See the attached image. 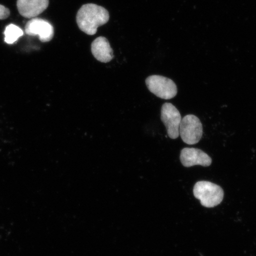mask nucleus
<instances>
[{"instance_id":"20e7f679","label":"nucleus","mask_w":256,"mask_h":256,"mask_svg":"<svg viewBox=\"0 0 256 256\" xmlns=\"http://www.w3.org/2000/svg\"><path fill=\"white\" fill-rule=\"evenodd\" d=\"M146 82L150 92L159 98L169 100L178 94L177 86L172 80L165 76H151L146 79Z\"/></svg>"},{"instance_id":"1a4fd4ad","label":"nucleus","mask_w":256,"mask_h":256,"mask_svg":"<svg viewBox=\"0 0 256 256\" xmlns=\"http://www.w3.org/2000/svg\"><path fill=\"white\" fill-rule=\"evenodd\" d=\"M92 56L101 62L107 63L114 58V51L106 38L100 36L92 42L91 46Z\"/></svg>"},{"instance_id":"0eeeda50","label":"nucleus","mask_w":256,"mask_h":256,"mask_svg":"<svg viewBox=\"0 0 256 256\" xmlns=\"http://www.w3.org/2000/svg\"><path fill=\"white\" fill-rule=\"evenodd\" d=\"M180 162L185 168L194 166L208 167L212 164V158L201 150L194 148H184L182 150Z\"/></svg>"},{"instance_id":"9b49d317","label":"nucleus","mask_w":256,"mask_h":256,"mask_svg":"<svg viewBox=\"0 0 256 256\" xmlns=\"http://www.w3.org/2000/svg\"><path fill=\"white\" fill-rule=\"evenodd\" d=\"M10 14V10L6 8L5 6L0 4V20H4V19L8 18Z\"/></svg>"},{"instance_id":"9d476101","label":"nucleus","mask_w":256,"mask_h":256,"mask_svg":"<svg viewBox=\"0 0 256 256\" xmlns=\"http://www.w3.org/2000/svg\"><path fill=\"white\" fill-rule=\"evenodd\" d=\"M4 34L6 42L8 44H12L15 43L19 38L23 36L24 32L17 26L10 24L6 28Z\"/></svg>"},{"instance_id":"423d86ee","label":"nucleus","mask_w":256,"mask_h":256,"mask_svg":"<svg viewBox=\"0 0 256 256\" xmlns=\"http://www.w3.org/2000/svg\"><path fill=\"white\" fill-rule=\"evenodd\" d=\"M25 33L30 36H38L42 42H48L53 39L54 30L49 22L35 18L27 22Z\"/></svg>"},{"instance_id":"f257e3e1","label":"nucleus","mask_w":256,"mask_h":256,"mask_svg":"<svg viewBox=\"0 0 256 256\" xmlns=\"http://www.w3.org/2000/svg\"><path fill=\"white\" fill-rule=\"evenodd\" d=\"M110 14L106 9L95 4H86L80 8L76 21L80 30L88 35H94L98 28L107 24Z\"/></svg>"},{"instance_id":"39448f33","label":"nucleus","mask_w":256,"mask_h":256,"mask_svg":"<svg viewBox=\"0 0 256 256\" xmlns=\"http://www.w3.org/2000/svg\"><path fill=\"white\" fill-rule=\"evenodd\" d=\"M161 120L167 129L168 136L171 139H177L182 120L181 114L178 108L170 103L164 104L162 108Z\"/></svg>"},{"instance_id":"6e6552de","label":"nucleus","mask_w":256,"mask_h":256,"mask_svg":"<svg viewBox=\"0 0 256 256\" xmlns=\"http://www.w3.org/2000/svg\"><path fill=\"white\" fill-rule=\"evenodd\" d=\"M49 0H18L19 14L27 18H36L49 6Z\"/></svg>"},{"instance_id":"f03ea898","label":"nucleus","mask_w":256,"mask_h":256,"mask_svg":"<svg viewBox=\"0 0 256 256\" xmlns=\"http://www.w3.org/2000/svg\"><path fill=\"white\" fill-rule=\"evenodd\" d=\"M224 191L220 186L210 182L200 181L194 184V194L200 201L202 206L214 208L218 206L224 199Z\"/></svg>"},{"instance_id":"7ed1b4c3","label":"nucleus","mask_w":256,"mask_h":256,"mask_svg":"<svg viewBox=\"0 0 256 256\" xmlns=\"http://www.w3.org/2000/svg\"><path fill=\"white\" fill-rule=\"evenodd\" d=\"M179 136L188 145L199 142L203 136L202 124L199 118L194 114H188L182 119Z\"/></svg>"}]
</instances>
